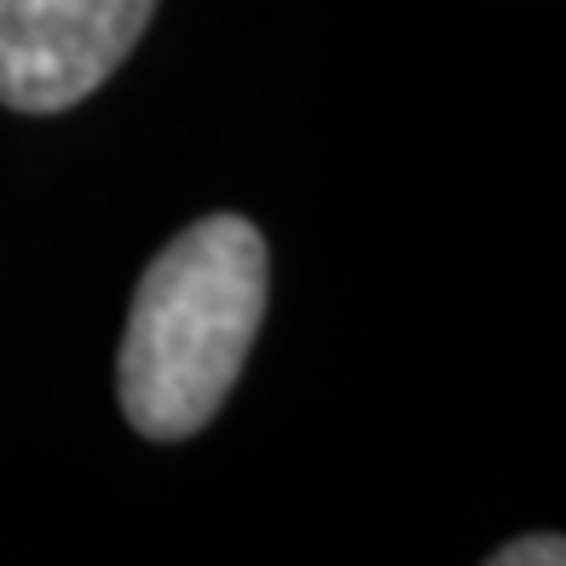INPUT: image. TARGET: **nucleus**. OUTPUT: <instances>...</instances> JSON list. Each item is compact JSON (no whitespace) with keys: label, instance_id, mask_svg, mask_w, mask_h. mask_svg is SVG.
<instances>
[{"label":"nucleus","instance_id":"obj_1","mask_svg":"<svg viewBox=\"0 0 566 566\" xmlns=\"http://www.w3.org/2000/svg\"><path fill=\"white\" fill-rule=\"evenodd\" d=\"M272 295L266 238L243 214H202L145 266L116 353L122 417L145 440L214 422L254 353Z\"/></svg>","mask_w":566,"mask_h":566},{"label":"nucleus","instance_id":"obj_2","mask_svg":"<svg viewBox=\"0 0 566 566\" xmlns=\"http://www.w3.org/2000/svg\"><path fill=\"white\" fill-rule=\"evenodd\" d=\"M157 0H0V105L59 116L127 64Z\"/></svg>","mask_w":566,"mask_h":566},{"label":"nucleus","instance_id":"obj_3","mask_svg":"<svg viewBox=\"0 0 566 566\" xmlns=\"http://www.w3.org/2000/svg\"><path fill=\"white\" fill-rule=\"evenodd\" d=\"M560 560H566L560 537H521V544L492 549V566H560Z\"/></svg>","mask_w":566,"mask_h":566}]
</instances>
